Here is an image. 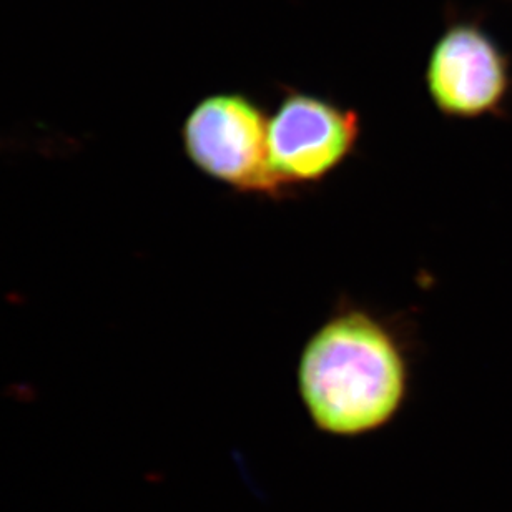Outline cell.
<instances>
[{"label":"cell","instance_id":"cell-3","mask_svg":"<svg viewBox=\"0 0 512 512\" xmlns=\"http://www.w3.org/2000/svg\"><path fill=\"white\" fill-rule=\"evenodd\" d=\"M424 82L448 119H499L511 104V55L479 20H454L429 54Z\"/></svg>","mask_w":512,"mask_h":512},{"label":"cell","instance_id":"cell-1","mask_svg":"<svg viewBox=\"0 0 512 512\" xmlns=\"http://www.w3.org/2000/svg\"><path fill=\"white\" fill-rule=\"evenodd\" d=\"M296 383L323 433L343 438L373 433L408 398L411 358L403 333L388 318L341 298L303 346Z\"/></svg>","mask_w":512,"mask_h":512},{"label":"cell","instance_id":"cell-2","mask_svg":"<svg viewBox=\"0 0 512 512\" xmlns=\"http://www.w3.org/2000/svg\"><path fill=\"white\" fill-rule=\"evenodd\" d=\"M270 117L240 92H220L200 100L183 120L182 147L205 177L243 195L288 197L270 160Z\"/></svg>","mask_w":512,"mask_h":512},{"label":"cell","instance_id":"cell-4","mask_svg":"<svg viewBox=\"0 0 512 512\" xmlns=\"http://www.w3.org/2000/svg\"><path fill=\"white\" fill-rule=\"evenodd\" d=\"M360 138L356 110L285 90L268 128L271 167L286 193L320 185L355 153Z\"/></svg>","mask_w":512,"mask_h":512}]
</instances>
